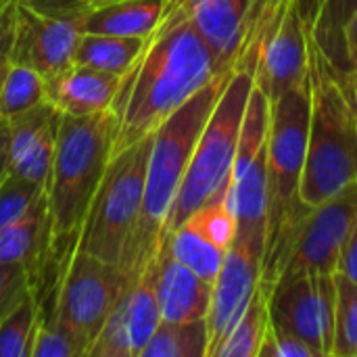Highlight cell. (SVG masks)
Instances as JSON below:
<instances>
[{
    "label": "cell",
    "instance_id": "1f68e13d",
    "mask_svg": "<svg viewBox=\"0 0 357 357\" xmlns=\"http://www.w3.org/2000/svg\"><path fill=\"white\" fill-rule=\"evenodd\" d=\"M259 357H320L312 345H307L303 339L297 335L282 331L274 326L272 322L268 324Z\"/></svg>",
    "mask_w": 357,
    "mask_h": 357
},
{
    "label": "cell",
    "instance_id": "277c9868",
    "mask_svg": "<svg viewBox=\"0 0 357 357\" xmlns=\"http://www.w3.org/2000/svg\"><path fill=\"white\" fill-rule=\"evenodd\" d=\"M310 134L301 201L316 207L357 180V115L351 92L307 23Z\"/></svg>",
    "mask_w": 357,
    "mask_h": 357
},
{
    "label": "cell",
    "instance_id": "6da1fadb",
    "mask_svg": "<svg viewBox=\"0 0 357 357\" xmlns=\"http://www.w3.org/2000/svg\"><path fill=\"white\" fill-rule=\"evenodd\" d=\"M226 69L230 65L215 54L184 10L165 2L157 29L146 38L134 67L123 75L113 102L117 115L113 155L151 136L174 111Z\"/></svg>",
    "mask_w": 357,
    "mask_h": 357
},
{
    "label": "cell",
    "instance_id": "7a4b0ae2",
    "mask_svg": "<svg viewBox=\"0 0 357 357\" xmlns=\"http://www.w3.org/2000/svg\"><path fill=\"white\" fill-rule=\"evenodd\" d=\"M232 71L234 67L211 79L151 134L142 211L119 261V268L128 280L136 278L157 257L163 243L165 220L190 163L197 140Z\"/></svg>",
    "mask_w": 357,
    "mask_h": 357
},
{
    "label": "cell",
    "instance_id": "8992f818",
    "mask_svg": "<svg viewBox=\"0 0 357 357\" xmlns=\"http://www.w3.org/2000/svg\"><path fill=\"white\" fill-rule=\"evenodd\" d=\"M257 56L259 42L251 40L241 52L234 71L197 140L190 163L165 220L163 238L174 228L184 224L195 211L226 195L249 94L255 84Z\"/></svg>",
    "mask_w": 357,
    "mask_h": 357
},
{
    "label": "cell",
    "instance_id": "8fae6325",
    "mask_svg": "<svg viewBox=\"0 0 357 357\" xmlns=\"http://www.w3.org/2000/svg\"><path fill=\"white\" fill-rule=\"evenodd\" d=\"M356 218L357 180L335 197L310 209L297 230L278 280L307 272L335 274L341 249L354 228Z\"/></svg>",
    "mask_w": 357,
    "mask_h": 357
},
{
    "label": "cell",
    "instance_id": "d6a6232c",
    "mask_svg": "<svg viewBox=\"0 0 357 357\" xmlns=\"http://www.w3.org/2000/svg\"><path fill=\"white\" fill-rule=\"evenodd\" d=\"M341 42H343V59H345V69H347L349 88H351V77L357 69V10L347 19L343 33H341Z\"/></svg>",
    "mask_w": 357,
    "mask_h": 357
},
{
    "label": "cell",
    "instance_id": "603a6c76",
    "mask_svg": "<svg viewBox=\"0 0 357 357\" xmlns=\"http://www.w3.org/2000/svg\"><path fill=\"white\" fill-rule=\"evenodd\" d=\"M209 331L207 320L163 322L142 349L140 357H207Z\"/></svg>",
    "mask_w": 357,
    "mask_h": 357
},
{
    "label": "cell",
    "instance_id": "7402d4cb",
    "mask_svg": "<svg viewBox=\"0 0 357 357\" xmlns=\"http://www.w3.org/2000/svg\"><path fill=\"white\" fill-rule=\"evenodd\" d=\"M357 10V0H318L314 8H307V23L314 40L322 48V52L328 56L345 86L349 88V75L345 69L343 59V42L341 33L347 23V19ZM351 92V88H349Z\"/></svg>",
    "mask_w": 357,
    "mask_h": 357
},
{
    "label": "cell",
    "instance_id": "2e32d148",
    "mask_svg": "<svg viewBox=\"0 0 357 357\" xmlns=\"http://www.w3.org/2000/svg\"><path fill=\"white\" fill-rule=\"evenodd\" d=\"M63 113L48 100L10 117L8 174L46 188Z\"/></svg>",
    "mask_w": 357,
    "mask_h": 357
},
{
    "label": "cell",
    "instance_id": "d4e9b609",
    "mask_svg": "<svg viewBox=\"0 0 357 357\" xmlns=\"http://www.w3.org/2000/svg\"><path fill=\"white\" fill-rule=\"evenodd\" d=\"M44 100V77L31 67L8 61V69L0 88V117H17Z\"/></svg>",
    "mask_w": 357,
    "mask_h": 357
},
{
    "label": "cell",
    "instance_id": "ac0fdd59",
    "mask_svg": "<svg viewBox=\"0 0 357 357\" xmlns=\"http://www.w3.org/2000/svg\"><path fill=\"white\" fill-rule=\"evenodd\" d=\"M121 79V75L73 63L50 77H44V92L46 100L63 115L84 117L111 111Z\"/></svg>",
    "mask_w": 357,
    "mask_h": 357
},
{
    "label": "cell",
    "instance_id": "ffe728a7",
    "mask_svg": "<svg viewBox=\"0 0 357 357\" xmlns=\"http://www.w3.org/2000/svg\"><path fill=\"white\" fill-rule=\"evenodd\" d=\"M144 42L146 38L82 33L73 52V63L123 77L140 56Z\"/></svg>",
    "mask_w": 357,
    "mask_h": 357
},
{
    "label": "cell",
    "instance_id": "f546056e",
    "mask_svg": "<svg viewBox=\"0 0 357 357\" xmlns=\"http://www.w3.org/2000/svg\"><path fill=\"white\" fill-rule=\"evenodd\" d=\"M33 293L31 276L23 266L0 264V322Z\"/></svg>",
    "mask_w": 357,
    "mask_h": 357
},
{
    "label": "cell",
    "instance_id": "4fadbf2b",
    "mask_svg": "<svg viewBox=\"0 0 357 357\" xmlns=\"http://www.w3.org/2000/svg\"><path fill=\"white\" fill-rule=\"evenodd\" d=\"M155 266L157 257L136 278L126 282L88 357H140L161 324L155 293Z\"/></svg>",
    "mask_w": 357,
    "mask_h": 357
},
{
    "label": "cell",
    "instance_id": "4dcf8cb0",
    "mask_svg": "<svg viewBox=\"0 0 357 357\" xmlns=\"http://www.w3.org/2000/svg\"><path fill=\"white\" fill-rule=\"evenodd\" d=\"M31 357H84V354L67 331L40 318Z\"/></svg>",
    "mask_w": 357,
    "mask_h": 357
},
{
    "label": "cell",
    "instance_id": "44dd1931",
    "mask_svg": "<svg viewBox=\"0 0 357 357\" xmlns=\"http://www.w3.org/2000/svg\"><path fill=\"white\" fill-rule=\"evenodd\" d=\"M161 249H165L167 255L184 264L186 268H190L211 284L226 257V249H222L211 238H207L190 220H186L169 234H165Z\"/></svg>",
    "mask_w": 357,
    "mask_h": 357
},
{
    "label": "cell",
    "instance_id": "484cf974",
    "mask_svg": "<svg viewBox=\"0 0 357 357\" xmlns=\"http://www.w3.org/2000/svg\"><path fill=\"white\" fill-rule=\"evenodd\" d=\"M40 322V303L31 293L0 322V357H31Z\"/></svg>",
    "mask_w": 357,
    "mask_h": 357
},
{
    "label": "cell",
    "instance_id": "d590c367",
    "mask_svg": "<svg viewBox=\"0 0 357 357\" xmlns=\"http://www.w3.org/2000/svg\"><path fill=\"white\" fill-rule=\"evenodd\" d=\"M8 142H10V123L0 117V184L8 176Z\"/></svg>",
    "mask_w": 357,
    "mask_h": 357
},
{
    "label": "cell",
    "instance_id": "83f0119b",
    "mask_svg": "<svg viewBox=\"0 0 357 357\" xmlns=\"http://www.w3.org/2000/svg\"><path fill=\"white\" fill-rule=\"evenodd\" d=\"M207 238L228 251L236 236V218L226 201V195L213 199L188 218Z\"/></svg>",
    "mask_w": 357,
    "mask_h": 357
},
{
    "label": "cell",
    "instance_id": "ba28073f",
    "mask_svg": "<svg viewBox=\"0 0 357 357\" xmlns=\"http://www.w3.org/2000/svg\"><path fill=\"white\" fill-rule=\"evenodd\" d=\"M59 259L61 268L52 289V303L48 299L50 310H40V318L67 331L79 345L84 357H88L128 276L119 266L75 249V243Z\"/></svg>",
    "mask_w": 357,
    "mask_h": 357
},
{
    "label": "cell",
    "instance_id": "3957f363",
    "mask_svg": "<svg viewBox=\"0 0 357 357\" xmlns=\"http://www.w3.org/2000/svg\"><path fill=\"white\" fill-rule=\"evenodd\" d=\"M310 134V88L307 75L270 100L268 123V222L259 289L270 297L291 245L310 207L301 201Z\"/></svg>",
    "mask_w": 357,
    "mask_h": 357
},
{
    "label": "cell",
    "instance_id": "9c48e42d",
    "mask_svg": "<svg viewBox=\"0 0 357 357\" xmlns=\"http://www.w3.org/2000/svg\"><path fill=\"white\" fill-rule=\"evenodd\" d=\"M268 123L270 100L255 82L249 94L226 201L236 218V236L264 253L268 222Z\"/></svg>",
    "mask_w": 357,
    "mask_h": 357
},
{
    "label": "cell",
    "instance_id": "e575fe53",
    "mask_svg": "<svg viewBox=\"0 0 357 357\" xmlns=\"http://www.w3.org/2000/svg\"><path fill=\"white\" fill-rule=\"evenodd\" d=\"M13 4L15 0H10L6 4V8L0 15V59L8 56L10 50V40H13Z\"/></svg>",
    "mask_w": 357,
    "mask_h": 357
},
{
    "label": "cell",
    "instance_id": "30bf717a",
    "mask_svg": "<svg viewBox=\"0 0 357 357\" xmlns=\"http://www.w3.org/2000/svg\"><path fill=\"white\" fill-rule=\"evenodd\" d=\"M335 297V274L307 272L282 278L268 297L270 322L303 339L320 357H333Z\"/></svg>",
    "mask_w": 357,
    "mask_h": 357
},
{
    "label": "cell",
    "instance_id": "9a60e30c",
    "mask_svg": "<svg viewBox=\"0 0 357 357\" xmlns=\"http://www.w3.org/2000/svg\"><path fill=\"white\" fill-rule=\"evenodd\" d=\"M184 10L197 31L226 63L234 65L253 38L268 0H167Z\"/></svg>",
    "mask_w": 357,
    "mask_h": 357
},
{
    "label": "cell",
    "instance_id": "5b68a950",
    "mask_svg": "<svg viewBox=\"0 0 357 357\" xmlns=\"http://www.w3.org/2000/svg\"><path fill=\"white\" fill-rule=\"evenodd\" d=\"M117 138V115L111 111L96 115H63L48 184L44 188L54 257L59 259L77 238L92 199L100 186L113 157Z\"/></svg>",
    "mask_w": 357,
    "mask_h": 357
},
{
    "label": "cell",
    "instance_id": "8d00e7d4",
    "mask_svg": "<svg viewBox=\"0 0 357 357\" xmlns=\"http://www.w3.org/2000/svg\"><path fill=\"white\" fill-rule=\"evenodd\" d=\"M351 102H354V109H356L357 115V69L354 71V77H351Z\"/></svg>",
    "mask_w": 357,
    "mask_h": 357
},
{
    "label": "cell",
    "instance_id": "836d02e7",
    "mask_svg": "<svg viewBox=\"0 0 357 357\" xmlns=\"http://www.w3.org/2000/svg\"><path fill=\"white\" fill-rule=\"evenodd\" d=\"M337 274H343L351 282L357 284V218L354 222V228L341 249L339 264H337Z\"/></svg>",
    "mask_w": 357,
    "mask_h": 357
},
{
    "label": "cell",
    "instance_id": "f35d334b",
    "mask_svg": "<svg viewBox=\"0 0 357 357\" xmlns=\"http://www.w3.org/2000/svg\"><path fill=\"white\" fill-rule=\"evenodd\" d=\"M10 0H0V15H2V10L6 8V4H8Z\"/></svg>",
    "mask_w": 357,
    "mask_h": 357
},
{
    "label": "cell",
    "instance_id": "4316f807",
    "mask_svg": "<svg viewBox=\"0 0 357 357\" xmlns=\"http://www.w3.org/2000/svg\"><path fill=\"white\" fill-rule=\"evenodd\" d=\"M333 357H357V284L335 272Z\"/></svg>",
    "mask_w": 357,
    "mask_h": 357
},
{
    "label": "cell",
    "instance_id": "e0dca14e",
    "mask_svg": "<svg viewBox=\"0 0 357 357\" xmlns=\"http://www.w3.org/2000/svg\"><path fill=\"white\" fill-rule=\"evenodd\" d=\"M52 259H56L52 222L46 192H42L17 220L0 230V264L23 266L36 291Z\"/></svg>",
    "mask_w": 357,
    "mask_h": 357
},
{
    "label": "cell",
    "instance_id": "d6986e66",
    "mask_svg": "<svg viewBox=\"0 0 357 357\" xmlns=\"http://www.w3.org/2000/svg\"><path fill=\"white\" fill-rule=\"evenodd\" d=\"M155 293L163 322L207 320L211 303V282L176 261L165 249L157 253Z\"/></svg>",
    "mask_w": 357,
    "mask_h": 357
},
{
    "label": "cell",
    "instance_id": "cb8c5ba5",
    "mask_svg": "<svg viewBox=\"0 0 357 357\" xmlns=\"http://www.w3.org/2000/svg\"><path fill=\"white\" fill-rule=\"evenodd\" d=\"M268 324H270L268 295L257 287L245 314L232 326L228 337L218 345L213 357H259Z\"/></svg>",
    "mask_w": 357,
    "mask_h": 357
},
{
    "label": "cell",
    "instance_id": "74e56055",
    "mask_svg": "<svg viewBox=\"0 0 357 357\" xmlns=\"http://www.w3.org/2000/svg\"><path fill=\"white\" fill-rule=\"evenodd\" d=\"M6 69H8V56L0 59V88H2V82H4V75H6Z\"/></svg>",
    "mask_w": 357,
    "mask_h": 357
},
{
    "label": "cell",
    "instance_id": "52a82bcc",
    "mask_svg": "<svg viewBox=\"0 0 357 357\" xmlns=\"http://www.w3.org/2000/svg\"><path fill=\"white\" fill-rule=\"evenodd\" d=\"M149 146L151 136L117 151L111 157L84 226L75 238V249L119 266L142 211Z\"/></svg>",
    "mask_w": 357,
    "mask_h": 357
},
{
    "label": "cell",
    "instance_id": "7c38bea8",
    "mask_svg": "<svg viewBox=\"0 0 357 357\" xmlns=\"http://www.w3.org/2000/svg\"><path fill=\"white\" fill-rule=\"evenodd\" d=\"M79 36L77 23L69 17L38 10L27 0H15L8 61L50 77L73 65Z\"/></svg>",
    "mask_w": 357,
    "mask_h": 357
},
{
    "label": "cell",
    "instance_id": "5bb4252c",
    "mask_svg": "<svg viewBox=\"0 0 357 357\" xmlns=\"http://www.w3.org/2000/svg\"><path fill=\"white\" fill-rule=\"evenodd\" d=\"M261 264L264 253L255 249L249 241L234 236L232 245L226 251L224 264L211 284V303L207 312V357H213L218 345L228 337L232 326L245 314L249 301L259 287Z\"/></svg>",
    "mask_w": 357,
    "mask_h": 357
},
{
    "label": "cell",
    "instance_id": "f1b7e54d",
    "mask_svg": "<svg viewBox=\"0 0 357 357\" xmlns=\"http://www.w3.org/2000/svg\"><path fill=\"white\" fill-rule=\"evenodd\" d=\"M42 192L44 188L8 174L0 184V230L17 220Z\"/></svg>",
    "mask_w": 357,
    "mask_h": 357
}]
</instances>
